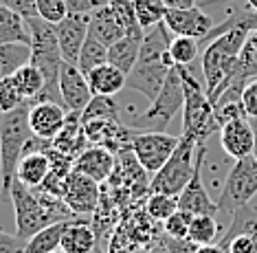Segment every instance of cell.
<instances>
[{
  "instance_id": "6da1fadb",
  "label": "cell",
  "mask_w": 257,
  "mask_h": 253,
  "mask_svg": "<svg viewBox=\"0 0 257 253\" xmlns=\"http://www.w3.org/2000/svg\"><path fill=\"white\" fill-rule=\"evenodd\" d=\"M172 31L167 29L165 22L152 27L145 31L139 62L127 75L125 88L141 93L148 102H154L159 97L167 75L174 68V60L169 55V44H172Z\"/></svg>"
},
{
  "instance_id": "7c38bea8",
  "label": "cell",
  "mask_w": 257,
  "mask_h": 253,
  "mask_svg": "<svg viewBox=\"0 0 257 253\" xmlns=\"http://www.w3.org/2000/svg\"><path fill=\"white\" fill-rule=\"evenodd\" d=\"M62 198L75 216L92 214L99 203V183L92 181L90 176L79 174L73 170V172L68 174L66 183H64Z\"/></svg>"
},
{
  "instance_id": "ac0fdd59",
  "label": "cell",
  "mask_w": 257,
  "mask_h": 253,
  "mask_svg": "<svg viewBox=\"0 0 257 253\" xmlns=\"http://www.w3.org/2000/svg\"><path fill=\"white\" fill-rule=\"evenodd\" d=\"M73 170L90 176L97 183H103V181L110 179V174L114 170V152L106 145H90L75 158Z\"/></svg>"
},
{
  "instance_id": "30bf717a",
  "label": "cell",
  "mask_w": 257,
  "mask_h": 253,
  "mask_svg": "<svg viewBox=\"0 0 257 253\" xmlns=\"http://www.w3.org/2000/svg\"><path fill=\"white\" fill-rule=\"evenodd\" d=\"M180 137H172L161 130H134L130 152L145 172L154 176L174 154Z\"/></svg>"
},
{
  "instance_id": "484cf974",
  "label": "cell",
  "mask_w": 257,
  "mask_h": 253,
  "mask_svg": "<svg viewBox=\"0 0 257 253\" xmlns=\"http://www.w3.org/2000/svg\"><path fill=\"white\" fill-rule=\"evenodd\" d=\"M14 42L31 44V31H29L27 20L20 14L0 5V46Z\"/></svg>"
},
{
  "instance_id": "277c9868",
  "label": "cell",
  "mask_w": 257,
  "mask_h": 253,
  "mask_svg": "<svg viewBox=\"0 0 257 253\" xmlns=\"http://www.w3.org/2000/svg\"><path fill=\"white\" fill-rule=\"evenodd\" d=\"M27 25L29 31H31V64L42 70L46 81L44 91L31 102H55L64 106L60 95V70L64 57L60 51V42H57L55 25L42 20L40 16L29 18Z\"/></svg>"
},
{
  "instance_id": "603a6c76",
  "label": "cell",
  "mask_w": 257,
  "mask_h": 253,
  "mask_svg": "<svg viewBox=\"0 0 257 253\" xmlns=\"http://www.w3.org/2000/svg\"><path fill=\"white\" fill-rule=\"evenodd\" d=\"M88 31L95 35L97 40H101V42L106 44V46H112L114 42H119V40L125 35L123 27L119 25V20H116L112 7H110V3L103 5L101 9H97L95 14L90 16V27H88Z\"/></svg>"
},
{
  "instance_id": "d6986e66",
  "label": "cell",
  "mask_w": 257,
  "mask_h": 253,
  "mask_svg": "<svg viewBox=\"0 0 257 253\" xmlns=\"http://www.w3.org/2000/svg\"><path fill=\"white\" fill-rule=\"evenodd\" d=\"M51 174V161L44 150H29L22 154L18 170H16V181L29 190H38L44 185V181Z\"/></svg>"
},
{
  "instance_id": "9c48e42d",
  "label": "cell",
  "mask_w": 257,
  "mask_h": 253,
  "mask_svg": "<svg viewBox=\"0 0 257 253\" xmlns=\"http://www.w3.org/2000/svg\"><path fill=\"white\" fill-rule=\"evenodd\" d=\"M257 194V161L255 156L239 158L226 174L224 187L218 196V211L220 214H233L237 207L248 205Z\"/></svg>"
},
{
  "instance_id": "d4e9b609",
  "label": "cell",
  "mask_w": 257,
  "mask_h": 253,
  "mask_svg": "<svg viewBox=\"0 0 257 253\" xmlns=\"http://www.w3.org/2000/svg\"><path fill=\"white\" fill-rule=\"evenodd\" d=\"M235 236H248V238L257 240V207L255 205L248 203V205H242V207H237L235 211H233L229 225H226L218 244L224 246Z\"/></svg>"
},
{
  "instance_id": "816d5d0a",
  "label": "cell",
  "mask_w": 257,
  "mask_h": 253,
  "mask_svg": "<svg viewBox=\"0 0 257 253\" xmlns=\"http://www.w3.org/2000/svg\"><path fill=\"white\" fill-rule=\"evenodd\" d=\"M246 5H248V7H250V9H253V11H255V14H257V0H246Z\"/></svg>"
},
{
  "instance_id": "5bb4252c",
  "label": "cell",
  "mask_w": 257,
  "mask_h": 253,
  "mask_svg": "<svg viewBox=\"0 0 257 253\" xmlns=\"http://www.w3.org/2000/svg\"><path fill=\"white\" fill-rule=\"evenodd\" d=\"M88 27H90V16H79V14H68L62 22L55 25L57 42H60L64 62L68 64L79 62L81 46L88 38Z\"/></svg>"
},
{
  "instance_id": "f6af8a7d",
  "label": "cell",
  "mask_w": 257,
  "mask_h": 253,
  "mask_svg": "<svg viewBox=\"0 0 257 253\" xmlns=\"http://www.w3.org/2000/svg\"><path fill=\"white\" fill-rule=\"evenodd\" d=\"M229 253H257V240L248 236H235L224 244Z\"/></svg>"
},
{
  "instance_id": "681fc988",
  "label": "cell",
  "mask_w": 257,
  "mask_h": 253,
  "mask_svg": "<svg viewBox=\"0 0 257 253\" xmlns=\"http://www.w3.org/2000/svg\"><path fill=\"white\" fill-rule=\"evenodd\" d=\"M233 0H204L202 9H213V7H222V5H229Z\"/></svg>"
},
{
  "instance_id": "4316f807",
  "label": "cell",
  "mask_w": 257,
  "mask_h": 253,
  "mask_svg": "<svg viewBox=\"0 0 257 253\" xmlns=\"http://www.w3.org/2000/svg\"><path fill=\"white\" fill-rule=\"evenodd\" d=\"M29 62H31V44H3L0 46V79L11 77L16 70Z\"/></svg>"
},
{
  "instance_id": "f907efd6",
  "label": "cell",
  "mask_w": 257,
  "mask_h": 253,
  "mask_svg": "<svg viewBox=\"0 0 257 253\" xmlns=\"http://www.w3.org/2000/svg\"><path fill=\"white\" fill-rule=\"evenodd\" d=\"M248 44L257 49V29H255V31H250V35H248Z\"/></svg>"
},
{
  "instance_id": "ee69618b",
  "label": "cell",
  "mask_w": 257,
  "mask_h": 253,
  "mask_svg": "<svg viewBox=\"0 0 257 253\" xmlns=\"http://www.w3.org/2000/svg\"><path fill=\"white\" fill-rule=\"evenodd\" d=\"M0 5L14 9L16 14H20L25 20L38 16V0H0Z\"/></svg>"
},
{
  "instance_id": "ffe728a7",
  "label": "cell",
  "mask_w": 257,
  "mask_h": 253,
  "mask_svg": "<svg viewBox=\"0 0 257 253\" xmlns=\"http://www.w3.org/2000/svg\"><path fill=\"white\" fill-rule=\"evenodd\" d=\"M86 130H84V119H81V113L77 110H68V117H66V123L60 130V134L51 141L55 150H60L62 154L71 156L73 161L77 158L81 152L86 150Z\"/></svg>"
},
{
  "instance_id": "d6a6232c",
  "label": "cell",
  "mask_w": 257,
  "mask_h": 253,
  "mask_svg": "<svg viewBox=\"0 0 257 253\" xmlns=\"http://www.w3.org/2000/svg\"><path fill=\"white\" fill-rule=\"evenodd\" d=\"M134 11H137L139 25L148 31V29L161 25L165 20L167 5L165 0H134Z\"/></svg>"
},
{
  "instance_id": "11a10c76",
  "label": "cell",
  "mask_w": 257,
  "mask_h": 253,
  "mask_svg": "<svg viewBox=\"0 0 257 253\" xmlns=\"http://www.w3.org/2000/svg\"><path fill=\"white\" fill-rule=\"evenodd\" d=\"M51 253H68V251H64L62 246H60V249H55V251H51Z\"/></svg>"
},
{
  "instance_id": "7a4b0ae2",
  "label": "cell",
  "mask_w": 257,
  "mask_h": 253,
  "mask_svg": "<svg viewBox=\"0 0 257 253\" xmlns=\"http://www.w3.org/2000/svg\"><path fill=\"white\" fill-rule=\"evenodd\" d=\"M9 201L14 203V216H16V233L20 238H33L44 227L62 220H73L77 216L68 209L62 196L46 194L40 190H29L18 181L11 185Z\"/></svg>"
},
{
  "instance_id": "7bdbcfd3",
  "label": "cell",
  "mask_w": 257,
  "mask_h": 253,
  "mask_svg": "<svg viewBox=\"0 0 257 253\" xmlns=\"http://www.w3.org/2000/svg\"><path fill=\"white\" fill-rule=\"evenodd\" d=\"M27 249V240L20 238L18 233H7L0 229V253H25Z\"/></svg>"
},
{
  "instance_id": "db71d44e",
  "label": "cell",
  "mask_w": 257,
  "mask_h": 253,
  "mask_svg": "<svg viewBox=\"0 0 257 253\" xmlns=\"http://www.w3.org/2000/svg\"><path fill=\"white\" fill-rule=\"evenodd\" d=\"M90 253H108L106 249H103V246H95V249H92Z\"/></svg>"
},
{
  "instance_id": "f5cc1de1",
  "label": "cell",
  "mask_w": 257,
  "mask_h": 253,
  "mask_svg": "<svg viewBox=\"0 0 257 253\" xmlns=\"http://www.w3.org/2000/svg\"><path fill=\"white\" fill-rule=\"evenodd\" d=\"M255 150H253V156H255V161H257V123H255Z\"/></svg>"
},
{
  "instance_id": "7402d4cb",
  "label": "cell",
  "mask_w": 257,
  "mask_h": 253,
  "mask_svg": "<svg viewBox=\"0 0 257 253\" xmlns=\"http://www.w3.org/2000/svg\"><path fill=\"white\" fill-rule=\"evenodd\" d=\"M127 75L123 70H119L116 66H112L110 62L101 64V66L92 68L88 73V84L92 88V95H108L112 97L119 91L125 88Z\"/></svg>"
},
{
  "instance_id": "9a60e30c",
  "label": "cell",
  "mask_w": 257,
  "mask_h": 253,
  "mask_svg": "<svg viewBox=\"0 0 257 253\" xmlns=\"http://www.w3.org/2000/svg\"><path fill=\"white\" fill-rule=\"evenodd\" d=\"M220 145H222V150L226 152V156L235 158V161L246 158V156H253L255 128L250 126L246 115L226 121L224 126L220 128Z\"/></svg>"
},
{
  "instance_id": "7dc6e473",
  "label": "cell",
  "mask_w": 257,
  "mask_h": 253,
  "mask_svg": "<svg viewBox=\"0 0 257 253\" xmlns=\"http://www.w3.org/2000/svg\"><path fill=\"white\" fill-rule=\"evenodd\" d=\"M194 253H229V251H226L222 244L211 242V244H198Z\"/></svg>"
},
{
  "instance_id": "3957f363",
  "label": "cell",
  "mask_w": 257,
  "mask_h": 253,
  "mask_svg": "<svg viewBox=\"0 0 257 253\" xmlns=\"http://www.w3.org/2000/svg\"><path fill=\"white\" fill-rule=\"evenodd\" d=\"M250 31L246 29H231V31L218 35L204 46L202 53V77L204 91H207L211 104L220 99L222 93L229 88L233 73H235L237 57L246 44Z\"/></svg>"
},
{
  "instance_id": "8992f818",
  "label": "cell",
  "mask_w": 257,
  "mask_h": 253,
  "mask_svg": "<svg viewBox=\"0 0 257 253\" xmlns=\"http://www.w3.org/2000/svg\"><path fill=\"white\" fill-rule=\"evenodd\" d=\"M180 81L185 88V106H183V132L180 137H189L196 143H207L215 132H220L215 106L211 104L204 84L189 70V66H176Z\"/></svg>"
},
{
  "instance_id": "c3c4849f",
  "label": "cell",
  "mask_w": 257,
  "mask_h": 253,
  "mask_svg": "<svg viewBox=\"0 0 257 253\" xmlns=\"http://www.w3.org/2000/svg\"><path fill=\"white\" fill-rule=\"evenodd\" d=\"M167 9H189L196 7V0H165Z\"/></svg>"
},
{
  "instance_id": "4fadbf2b",
  "label": "cell",
  "mask_w": 257,
  "mask_h": 253,
  "mask_svg": "<svg viewBox=\"0 0 257 253\" xmlns=\"http://www.w3.org/2000/svg\"><path fill=\"white\" fill-rule=\"evenodd\" d=\"M60 95L62 102L66 106V110H77V113H84V108L90 104L92 88L88 84V75L81 70L77 64H62L60 70Z\"/></svg>"
},
{
  "instance_id": "e0dca14e",
  "label": "cell",
  "mask_w": 257,
  "mask_h": 253,
  "mask_svg": "<svg viewBox=\"0 0 257 253\" xmlns=\"http://www.w3.org/2000/svg\"><path fill=\"white\" fill-rule=\"evenodd\" d=\"M172 35H187L196 38L198 42L213 29V20L209 14H204L202 7H189V9H167L165 20Z\"/></svg>"
},
{
  "instance_id": "d590c367",
  "label": "cell",
  "mask_w": 257,
  "mask_h": 253,
  "mask_svg": "<svg viewBox=\"0 0 257 253\" xmlns=\"http://www.w3.org/2000/svg\"><path fill=\"white\" fill-rule=\"evenodd\" d=\"M116 115H119V106L114 104L112 97L95 95L90 99V104L84 108L81 119L86 123V121H92V119H116Z\"/></svg>"
},
{
  "instance_id": "44dd1931",
  "label": "cell",
  "mask_w": 257,
  "mask_h": 253,
  "mask_svg": "<svg viewBox=\"0 0 257 253\" xmlns=\"http://www.w3.org/2000/svg\"><path fill=\"white\" fill-rule=\"evenodd\" d=\"M97 246V236L86 218L68 220L62 236V249L68 253H90Z\"/></svg>"
},
{
  "instance_id": "f1b7e54d",
  "label": "cell",
  "mask_w": 257,
  "mask_h": 253,
  "mask_svg": "<svg viewBox=\"0 0 257 253\" xmlns=\"http://www.w3.org/2000/svg\"><path fill=\"white\" fill-rule=\"evenodd\" d=\"M14 81H16V86H18V91H20V95L25 97V99H36L40 93L44 91V75H42V70H40L38 66H33L31 62L25 64L22 68H18L14 75Z\"/></svg>"
},
{
  "instance_id": "f546056e",
  "label": "cell",
  "mask_w": 257,
  "mask_h": 253,
  "mask_svg": "<svg viewBox=\"0 0 257 253\" xmlns=\"http://www.w3.org/2000/svg\"><path fill=\"white\" fill-rule=\"evenodd\" d=\"M108 62V46L101 42V40H97L95 35L88 31V38H86L84 46H81V53H79V62L77 66L84 70L86 75L90 73L92 68L101 66V64Z\"/></svg>"
},
{
  "instance_id": "bcb514c9",
  "label": "cell",
  "mask_w": 257,
  "mask_h": 253,
  "mask_svg": "<svg viewBox=\"0 0 257 253\" xmlns=\"http://www.w3.org/2000/svg\"><path fill=\"white\" fill-rule=\"evenodd\" d=\"M196 246L198 244H194L191 240H172L169 238V242H167L169 253H194Z\"/></svg>"
},
{
  "instance_id": "ba28073f",
  "label": "cell",
  "mask_w": 257,
  "mask_h": 253,
  "mask_svg": "<svg viewBox=\"0 0 257 253\" xmlns=\"http://www.w3.org/2000/svg\"><path fill=\"white\" fill-rule=\"evenodd\" d=\"M183 106H185V88H183V81H180L176 66H174L161 88L159 97L154 102H150V108L134 119V128H139V130L165 132L169 121L174 119V115L178 110H183Z\"/></svg>"
},
{
  "instance_id": "8d00e7d4",
  "label": "cell",
  "mask_w": 257,
  "mask_h": 253,
  "mask_svg": "<svg viewBox=\"0 0 257 253\" xmlns=\"http://www.w3.org/2000/svg\"><path fill=\"white\" fill-rule=\"evenodd\" d=\"M148 216L156 222H165L172 214L178 211V196H167V194H152L148 205Z\"/></svg>"
},
{
  "instance_id": "74e56055",
  "label": "cell",
  "mask_w": 257,
  "mask_h": 253,
  "mask_svg": "<svg viewBox=\"0 0 257 253\" xmlns=\"http://www.w3.org/2000/svg\"><path fill=\"white\" fill-rule=\"evenodd\" d=\"M191 218H194L191 214H187V211L178 209L176 214H172L165 222H163V229H165V236H167V238H172V240H189Z\"/></svg>"
},
{
  "instance_id": "e575fe53",
  "label": "cell",
  "mask_w": 257,
  "mask_h": 253,
  "mask_svg": "<svg viewBox=\"0 0 257 253\" xmlns=\"http://www.w3.org/2000/svg\"><path fill=\"white\" fill-rule=\"evenodd\" d=\"M200 42L196 38H187V35H174L172 44H169V55L174 60V66H189L198 57Z\"/></svg>"
},
{
  "instance_id": "4dcf8cb0",
  "label": "cell",
  "mask_w": 257,
  "mask_h": 253,
  "mask_svg": "<svg viewBox=\"0 0 257 253\" xmlns=\"http://www.w3.org/2000/svg\"><path fill=\"white\" fill-rule=\"evenodd\" d=\"M220 233V222L213 214H200L191 218L189 240L194 244H211Z\"/></svg>"
},
{
  "instance_id": "5b68a950",
  "label": "cell",
  "mask_w": 257,
  "mask_h": 253,
  "mask_svg": "<svg viewBox=\"0 0 257 253\" xmlns=\"http://www.w3.org/2000/svg\"><path fill=\"white\" fill-rule=\"evenodd\" d=\"M29 108L31 102H25L11 113L0 115V192L5 203L11 196V185L16 181V170L25 154V148L33 137L29 128Z\"/></svg>"
},
{
  "instance_id": "b9f144b4",
  "label": "cell",
  "mask_w": 257,
  "mask_h": 253,
  "mask_svg": "<svg viewBox=\"0 0 257 253\" xmlns=\"http://www.w3.org/2000/svg\"><path fill=\"white\" fill-rule=\"evenodd\" d=\"M110 0H66L68 14H79V16H92L97 9L108 5Z\"/></svg>"
},
{
  "instance_id": "ab89813d",
  "label": "cell",
  "mask_w": 257,
  "mask_h": 253,
  "mask_svg": "<svg viewBox=\"0 0 257 253\" xmlns=\"http://www.w3.org/2000/svg\"><path fill=\"white\" fill-rule=\"evenodd\" d=\"M38 16L51 25H57L68 16L66 0H38Z\"/></svg>"
},
{
  "instance_id": "cb8c5ba5",
  "label": "cell",
  "mask_w": 257,
  "mask_h": 253,
  "mask_svg": "<svg viewBox=\"0 0 257 253\" xmlns=\"http://www.w3.org/2000/svg\"><path fill=\"white\" fill-rule=\"evenodd\" d=\"M143 38H137V35H123L119 42L108 46V62L112 64V66H116L119 70H123L125 75H130L132 68L137 66V62H139V53H141Z\"/></svg>"
},
{
  "instance_id": "8fae6325",
  "label": "cell",
  "mask_w": 257,
  "mask_h": 253,
  "mask_svg": "<svg viewBox=\"0 0 257 253\" xmlns=\"http://www.w3.org/2000/svg\"><path fill=\"white\" fill-rule=\"evenodd\" d=\"M204 156H207V143H198L194 174H191V181L187 183L183 194L178 196V209H183L191 216H200V214H213L215 216V214H220L218 203L211 201V196H209L207 187H204V181H202Z\"/></svg>"
},
{
  "instance_id": "1f68e13d",
  "label": "cell",
  "mask_w": 257,
  "mask_h": 253,
  "mask_svg": "<svg viewBox=\"0 0 257 253\" xmlns=\"http://www.w3.org/2000/svg\"><path fill=\"white\" fill-rule=\"evenodd\" d=\"M253 77H257V49L255 46H250L248 40H246V44H244V49H242V53H239V57H237L235 73H233V79H231L229 86L244 88L246 86V81L253 79Z\"/></svg>"
},
{
  "instance_id": "f35d334b",
  "label": "cell",
  "mask_w": 257,
  "mask_h": 253,
  "mask_svg": "<svg viewBox=\"0 0 257 253\" xmlns=\"http://www.w3.org/2000/svg\"><path fill=\"white\" fill-rule=\"evenodd\" d=\"M25 102H29V99H25L20 95V91H18V86H16L14 77L0 79V115L11 113V110H16Z\"/></svg>"
},
{
  "instance_id": "83f0119b",
  "label": "cell",
  "mask_w": 257,
  "mask_h": 253,
  "mask_svg": "<svg viewBox=\"0 0 257 253\" xmlns=\"http://www.w3.org/2000/svg\"><path fill=\"white\" fill-rule=\"evenodd\" d=\"M68 220L62 222H53V225L44 227L42 231H38L33 238L27 240V249L25 253H51L55 249L62 246V236H64V229H66Z\"/></svg>"
},
{
  "instance_id": "2e32d148",
  "label": "cell",
  "mask_w": 257,
  "mask_h": 253,
  "mask_svg": "<svg viewBox=\"0 0 257 253\" xmlns=\"http://www.w3.org/2000/svg\"><path fill=\"white\" fill-rule=\"evenodd\" d=\"M66 106L55 102H31L29 108V128L33 137L53 141L66 123Z\"/></svg>"
},
{
  "instance_id": "60d3db41",
  "label": "cell",
  "mask_w": 257,
  "mask_h": 253,
  "mask_svg": "<svg viewBox=\"0 0 257 253\" xmlns=\"http://www.w3.org/2000/svg\"><path fill=\"white\" fill-rule=\"evenodd\" d=\"M242 108L248 119H257V77L248 79L242 91Z\"/></svg>"
},
{
  "instance_id": "836d02e7",
  "label": "cell",
  "mask_w": 257,
  "mask_h": 253,
  "mask_svg": "<svg viewBox=\"0 0 257 253\" xmlns=\"http://www.w3.org/2000/svg\"><path fill=\"white\" fill-rule=\"evenodd\" d=\"M110 7H112L119 25L123 27L125 35H137V38H143L145 29L139 25L137 11H134V0H110Z\"/></svg>"
},
{
  "instance_id": "52a82bcc",
  "label": "cell",
  "mask_w": 257,
  "mask_h": 253,
  "mask_svg": "<svg viewBox=\"0 0 257 253\" xmlns=\"http://www.w3.org/2000/svg\"><path fill=\"white\" fill-rule=\"evenodd\" d=\"M196 150L198 143L189 137H180L174 154L159 172L152 176L150 192L152 194H167V196H180L187 183L191 181L196 165Z\"/></svg>"
}]
</instances>
